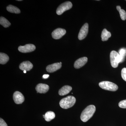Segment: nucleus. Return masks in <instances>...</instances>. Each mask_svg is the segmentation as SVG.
Instances as JSON below:
<instances>
[{"label":"nucleus","instance_id":"obj_14","mask_svg":"<svg viewBox=\"0 0 126 126\" xmlns=\"http://www.w3.org/2000/svg\"><path fill=\"white\" fill-rule=\"evenodd\" d=\"M72 89V87L70 86H64L59 90V94L60 96L66 95L69 93Z\"/></svg>","mask_w":126,"mask_h":126},{"label":"nucleus","instance_id":"obj_21","mask_svg":"<svg viewBox=\"0 0 126 126\" xmlns=\"http://www.w3.org/2000/svg\"><path fill=\"white\" fill-rule=\"evenodd\" d=\"M121 58V63L124 61L125 59V57L126 55V49L122 48L119 50V53H118Z\"/></svg>","mask_w":126,"mask_h":126},{"label":"nucleus","instance_id":"obj_17","mask_svg":"<svg viewBox=\"0 0 126 126\" xmlns=\"http://www.w3.org/2000/svg\"><path fill=\"white\" fill-rule=\"evenodd\" d=\"M55 116L54 112L52 111H48L45 113L44 118L46 121L50 122L54 118Z\"/></svg>","mask_w":126,"mask_h":126},{"label":"nucleus","instance_id":"obj_15","mask_svg":"<svg viewBox=\"0 0 126 126\" xmlns=\"http://www.w3.org/2000/svg\"><path fill=\"white\" fill-rule=\"evenodd\" d=\"M111 36L110 32L108 31L106 29H104L102 32L101 37L102 41H107Z\"/></svg>","mask_w":126,"mask_h":126},{"label":"nucleus","instance_id":"obj_4","mask_svg":"<svg viewBox=\"0 0 126 126\" xmlns=\"http://www.w3.org/2000/svg\"><path fill=\"white\" fill-rule=\"evenodd\" d=\"M110 61L113 67H117L119 63H121V60L118 53L115 50L112 51L110 54Z\"/></svg>","mask_w":126,"mask_h":126},{"label":"nucleus","instance_id":"obj_13","mask_svg":"<svg viewBox=\"0 0 126 126\" xmlns=\"http://www.w3.org/2000/svg\"><path fill=\"white\" fill-rule=\"evenodd\" d=\"M33 67V64L29 61H24L21 63L19 66L20 69L24 71H30Z\"/></svg>","mask_w":126,"mask_h":126},{"label":"nucleus","instance_id":"obj_3","mask_svg":"<svg viewBox=\"0 0 126 126\" xmlns=\"http://www.w3.org/2000/svg\"><path fill=\"white\" fill-rule=\"evenodd\" d=\"M100 87L104 90L115 92L118 89V87L113 83L108 81H104L99 83Z\"/></svg>","mask_w":126,"mask_h":126},{"label":"nucleus","instance_id":"obj_12","mask_svg":"<svg viewBox=\"0 0 126 126\" xmlns=\"http://www.w3.org/2000/svg\"><path fill=\"white\" fill-rule=\"evenodd\" d=\"M35 89L37 91V93L44 94L48 91L49 86L45 84L40 83L36 86Z\"/></svg>","mask_w":126,"mask_h":126},{"label":"nucleus","instance_id":"obj_18","mask_svg":"<svg viewBox=\"0 0 126 126\" xmlns=\"http://www.w3.org/2000/svg\"><path fill=\"white\" fill-rule=\"evenodd\" d=\"M9 56L4 53H0V63L4 64L6 63L9 61Z\"/></svg>","mask_w":126,"mask_h":126},{"label":"nucleus","instance_id":"obj_10","mask_svg":"<svg viewBox=\"0 0 126 126\" xmlns=\"http://www.w3.org/2000/svg\"><path fill=\"white\" fill-rule=\"evenodd\" d=\"M62 66V63H56L48 65L46 67V69L49 73H53L61 68Z\"/></svg>","mask_w":126,"mask_h":126},{"label":"nucleus","instance_id":"obj_1","mask_svg":"<svg viewBox=\"0 0 126 126\" xmlns=\"http://www.w3.org/2000/svg\"><path fill=\"white\" fill-rule=\"evenodd\" d=\"M96 111V107L94 105L87 106L82 112L81 119L82 121L86 122L92 117Z\"/></svg>","mask_w":126,"mask_h":126},{"label":"nucleus","instance_id":"obj_27","mask_svg":"<svg viewBox=\"0 0 126 126\" xmlns=\"http://www.w3.org/2000/svg\"><path fill=\"white\" fill-rule=\"evenodd\" d=\"M17 1H22V0H18Z\"/></svg>","mask_w":126,"mask_h":126},{"label":"nucleus","instance_id":"obj_8","mask_svg":"<svg viewBox=\"0 0 126 126\" xmlns=\"http://www.w3.org/2000/svg\"><path fill=\"white\" fill-rule=\"evenodd\" d=\"M89 25L87 23H85L81 28L78 35L79 40H82L87 36L88 32Z\"/></svg>","mask_w":126,"mask_h":126},{"label":"nucleus","instance_id":"obj_26","mask_svg":"<svg viewBox=\"0 0 126 126\" xmlns=\"http://www.w3.org/2000/svg\"><path fill=\"white\" fill-rule=\"evenodd\" d=\"M26 72L27 71H25H25H24V73H26Z\"/></svg>","mask_w":126,"mask_h":126},{"label":"nucleus","instance_id":"obj_2","mask_svg":"<svg viewBox=\"0 0 126 126\" xmlns=\"http://www.w3.org/2000/svg\"><path fill=\"white\" fill-rule=\"evenodd\" d=\"M76 98L72 96H68L61 99L60 102V107L64 109H68L73 107L76 102Z\"/></svg>","mask_w":126,"mask_h":126},{"label":"nucleus","instance_id":"obj_23","mask_svg":"<svg viewBox=\"0 0 126 126\" xmlns=\"http://www.w3.org/2000/svg\"><path fill=\"white\" fill-rule=\"evenodd\" d=\"M121 76L122 78L124 81H126V68H124L122 70Z\"/></svg>","mask_w":126,"mask_h":126},{"label":"nucleus","instance_id":"obj_25","mask_svg":"<svg viewBox=\"0 0 126 126\" xmlns=\"http://www.w3.org/2000/svg\"><path fill=\"white\" fill-rule=\"evenodd\" d=\"M49 75L48 74H45L43 75V78L44 79H46L48 78L49 77Z\"/></svg>","mask_w":126,"mask_h":126},{"label":"nucleus","instance_id":"obj_16","mask_svg":"<svg viewBox=\"0 0 126 126\" xmlns=\"http://www.w3.org/2000/svg\"><path fill=\"white\" fill-rule=\"evenodd\" d=\"M7 11L11 13H15L16 14H20V11L18 7L12 5H10L6 7Z\"/></svg>","mask_w":126,"mask_h":126},{"label":"nucleus","instance_id":"obj_5","mask_svg":"<svg viewBox=\"0 0 126 126\" xmlns=\"http://www.w3.org/2000/svg\"><path fill=\"white\" fill-rule=\"evenodd\" d=\"M73 5L70 1H66L60 5L56 10V14L58 15H62L64 12L72 8Z\"/></svg>","mask_w":126,"mask_h":126},{"label":"nucleus","instance_id":"obj_11","mask_svg":"<svg viewBox=\"0 0 126 126\" xmlns=\"http://www.w3.org/2000/svg\"><path fill=\"white\" fill-rule=\"evenodd\" d=\"M87 61L88 58L86 57H82L79 59L75 62L74 68L76 69L80 68L85 65Z\"/></svg>","mask_w":126,"mask_h":126},{"label":"nucleus","instance_id":"obj_22","mask_svg":"<svg viewBox=\"0 0 126 126\" xmlns=\"http://www.w3.org/2000/svg\"><path fill=\"white\" fill-rule=\"evenodd\" d=\"M118 106L121 108L126 109V99L123 100L119 102Z\"/></svg>","mask_w":126,"mask_h":126},{"label":"nucleus","instance_id":"obj_20","mask_svg":"<svg viewBox=\"0 0 126 126\" xmlns=\"http://www.w3.org/2000/svg\"><path fill=\"white\" fill-rule=\"evenodd\" d=\"M116 9L119 12L120 14V16L123 20H125L126 19V12L124 10L122 9L121 6H117Z\"/></svg>","mask_w":126,"mask_h":126},{"label":"nucleus","instance_id":"obj_7","mask_svg":"<svg viewBox=\"0 0 126 126\" xmlns=\"http://www.w3.org/2000/svg\"><path fill=\"white\" fill-rule=\"evenodd\" d=\"M65 30L61 28H58L54 30L52 33L53 38L55 39H59L61 38L66 33Z\"/></svg>","mask_w":126,"mask_h":126},{"label":"nucleus","instance_id":"obj_9","mask_svg":"<svg viewBox=\"0 0 126 126\" xmlns=\"http://www.w3.org/2000/svg\"><path fill=\"white\" fill-rule=\"evenodd\" d=\"M13 99L14 102L16 104H22L25 100L23 94L18 91H16L14 93Z\"/></svg>","mask_w":126,"mask_h":126},{"label":"nucleus","instance_id":"obj_6","mask_svg":"<svg viewBox=\"0 0 126 126\" xmlns=\"http://www.w3.org/2000/svg\"><path fill=\"white\" fill-rule=\"evenodd\" d=\"M36 49L35 46L32 44H28L24 46H19L18 49L19 51L21 53H29L34 51Z\"/></svg>","mask_w":126,"mask_h":126},{"label":"nucleus","instance_id":"obj_24","mask_svg":"<svg viewBox=\"0 0 126 126\" xmlns=\"http://www.w3.org/2000/svg\"><path fill=\"white\" fill-rule=\"evenodd\" d=\"M0 126H8L5 121L1 118H0Z\"/></svg>","mask_w":126,"mask_h":126},{"label":"nucleus","instance_id":"obj_19","mask_svg":"<svg viewBox=\"0 0 126 126\" xmlns=\"http://www.w3.org/2000/svg\"><path fill=\"white\" fill-rule=\"evenodd\" d=\"M0 24L5 28L9 27L11 24L7 19L2 16H1L0 18Z\"/></svg>","mask_w":126,"mask_h":126}]
</instances>
